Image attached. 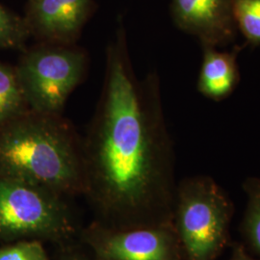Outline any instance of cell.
<instances>
[{"mask_svg": "<svg viewBox=\"0 0 260 260\" xmlns=\"http://www.w3.org/2000/svg\"><path fill=\"white\" fill-rule=\"evenodd\" d=\"M84 190L115 230L172 226L175 154L155 72L139 78L119 21L103 90L82 138Z\"/></svg>", "mask_w": 260, "mask_h": 260, "instance_id": "6da1fadb", "label": "cell"}, {"mask_svg": "<svg viewBox=\"0 0 260 260\" xmlns=\"http://www.w3.org/2000/svg\"><path fill=\"white\" fill-rule=\"evenodd\" d=\"M0 175L61 196L83 192L82 139L62 114L29 110L0 127Z\"/></svg>", "mask_w": 260, "mask_h": 260, "instance_id": "7a4b0ae2", "label": "cell"}, {"mask_svg": "<svg viewBox=\"0 0 260 260\" xmlns=\"http://www.w3.org/2000/svg\"><path fill=\"white\" fill-rule=\"evenodd\" d=\"M233 204L211 177H191L177 189V234L187 260H215L229 242Z\"/></svg>", "mask_w": 260, "mask_h": 260, "instance_id": "3957f363", "label": "cell"}, {"mask_svg": "<svg viewBox=\"0 0 260 260\" xmlns=\"http://www.w3.org/2000/svg\"><path fill=\"white\" fill-rule=\"evenodd\" d=\"M87 67L88 56L81 47L37 43L24 50L15 68L31 111L62 114Z\"/></svg>", "mask_w": 260, "mask_h": 260, "instance_id": "277c9868", "label": "cell"}, {"mask_svg": "<svg viewBox=\"0 0 260 260\" xmlns=\"http://www.w3.org/2000/svg\"><path fill=\"white\" fill-rule=\"evenodd\" d=\"M62 197L0 175V239L65 238L73 224Z\"/></svg>", "mask_w": 260, "mask_h": 260, "instance_id": "5b68a950", "label": "cell"}, {"mask_svg": "<svg viewBox=\"0 0 260 260\" xmlns=\"http://www.w3.org/2000/svg\"><path fill=\"white\" fill-rule=\"evenodd\" d=\"M172 226L93 233L90 243L102 260H179L180 242Z\"/></svg>", "mask_w": 260, "mask_h": 260, "instance_id": "8992f818", "label": "cell"}, {"mask_svg": "<svg viewBox=\"0 0 260 260\" xmlns=\"http://www.w3.org/2000/svg\"><path fill=\"white\" fill-rule=\"evenodd\" d=\"M93 10V0H28L23 19L37 43L75 45Z\"/></svg>", "mask_w": 260, "mask_h": 260, "instance_id": "52a82bcc", "label": "cell"}, {"mask_svg": "<svg viewBox=\"0 0 260 260\" xmlns=\"http://www.w3.org/2000/svg\"><path fill=\"white\" fill-rule=\"evenodd\" d=\"M234 0H172L171 16L181 31L199 39L203 47H225L235 41Z\"/></svg>", "mask_w": 260, "mask_h": 260, "instance_id": "ba28073f", "label": "cell"}, {"mask_svg": "<svg viewBox=\"0 0 260 260\" xmlns=\"http://www.w3.org/2000/svg\"><path fill=\"white\" fill-rule=\"evenodd\" d=\"M243 47L232 51H218L216 47H203L204 56L198 78V91L216 102H221L234 92L240 81L237 56Z\"/></svg>", "mask_w": 260, "mask_h": 260, "instance_id": "9c48e42d", "label": "cell"}, {"mask_svg": "<svg viewBox=\"0 0 260 260\" xmlns=\"http://www.w3.org/2000/svg\"><path fill=\"white\" fill-rule=\"evenodd\" d=\"M29 110L16 68L0 62V127Z\"/></svg>", "mask_w": 260, "mask_h": 260, "instance_id": "30bf717a", "label": "cell"}, {"mask_svg": "<svg viewBox=\"0 0 260 260\" xmlns=\"http://www.w3.org/2000/svg\"><path fill=\"white\" fill-rule=\"evenodd\" d=\"M248 196L242 232L251 250L260 256V177H249L243 183Z\"/></svg>", "mask_w": 260, "mask_h": 260, "instance_id": "8fae6325", "label": "cell"}, {"mask_svg": "<svg viewBox=\"0 0 260 260\" xmlns=\"http://www.w3.org/2000/svg\"><path fill=\"white\" fill-rule=\"evenodd\" d=\"M233 15L247 45L260 46V0H234Z\"/></svg>", "mask_w": 260, "mask_h": 260, "instance_id": "7c38bea8", "label": "cell"}, {"mask_svg": "<svg viewBox=\"0 0 260 260\" xmlns=\"http://www.w3.org/2000/svg\"><path fill=\"white\" fill-rule=\"evenodd\" d=\"M29 38L23 17L0 4V48L23 49Z\"/></svg>", "mask_w": 260, "mask_h": 260, "instance_id": "4fadbf2b", "label": "cell"}, {"mask_svg": "<svg viewBox=\"0 0 260 260\" xmlns=\"http://www.w3.org/2000/svg\"><path fill=\"white\" fill-rule=\"evenodd\" d=\"M0 260H49L38 240H24L0 249Z\"/></svg>", "mask_w": 260, "mask_h": 260, "instance_id": "5bb4252c", "label": "cell"}, {"mask_svg": "<svg viewBox=\"0 0 260 260\" xmlns=\"http://www.w3.org/2000/svg\"><path fill=\"white\" fill-rule=\"evenodd\" d=\"M231 260H255L239 244H234Z\"/></svg>", "mask_w": 260, "mask_h": 260, "instance_id": "9a60e30c", "label": "cell"}, {"mask_svg": "<svg viewBox=\"0 0 260 260\" xmlns=\"http://www.w3.org/2000/svg\"><path fill=\"white\" fill-rule=\"evenodd\" d=\"M64 260H85L82 257H79V256H77V255H74V256H69V257H67Z\"/></svg>", "mask_w": 260, "mask_h": 260, "instance_id": "2e32d148", "label": "cell"}]
</instances>
